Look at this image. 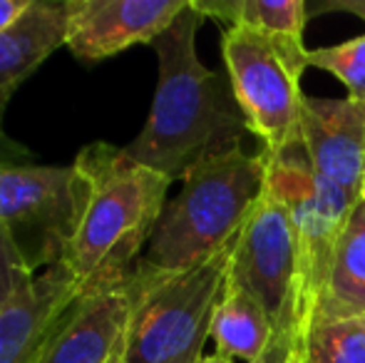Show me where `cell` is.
<instances>
[{
    "label": "cell",
    "instance_id": "1",
    "mask_svg": "<svg viewBox=\"0 0 365 363\" xmlns=\"http://www.w3.org/2000/svg\"><path fill=\"white\" fill-rule=\"evenodd\" d=\"M73 172L75 212L60 262L77 281L80 296L120 289L157 229L172 180L107 142L82 147Z\"/></svg>",
    "mask_w": 365,
    "mask_h": 363
},
{
    "label": "cell",
    "instance_id": "2",
    "mask_svg": "<svg viewBox=\"0 0 365 363\" xmlns=\"http://www.w3.org/2000/svg\"><path fill=\"white\" fill-rule=\"evenodd\" d=\"M204 15L189 5L152 43L159 58V83L149 117L125 150L169 180H182L204 157L241 145L244 115L224 80L199 60L197 33Z\"/></svg>",
    "mask_w": 365,
    "mask_h": 363
},
{
    "label": "cell",
    "instance_id": "3",
    "mask_svg": "<svg viewBox=\"0 0 365 363\" xmlns=\"http://www.w3.org/2000/svg\"><path fill=\"white\" fill-rule=\"evenodd\" d=\"M266 189L264 155L241 145L204 157L182 177L140 264L154 272H187L234 247Z\"/></svg>",
    "mask_w": 365,
    "mask_h": 363
},
{
    "label": "cell",
    "instance_id": "4",
    "mask_svg": "<svg viewBox=\"0 0 365 363\" xmlns=\"http://www.w3.org/2000/svg\"><path fill=\"white\" fill-rule=\"evenodd\" d=\"M234 247L187 272H154L137 264L125 284L130 331L125 363H199L226 289Z\"/></svg>",
    "mask_w": 365,
    "mask_h": 363
},
{
    "label": "cell",
    "instance_id": "5",
    "mask_svg": "<svg viewBox=\"0 0 365 363\" xmlns=\"http://www.w3.org/2000/svg\"><path fill=\"white\" fill-rule=\"evenodd\" d=\"M264 155V152H261ZM266 187L286 207L298 247V344L313 324L331 279L338 242L358 199L313 170L301 135L279 155H264Z\"/></svg>",
    "mask_w": 365,
    "mask_h": 363
},
{
    "label": "cell",
    "instance_id": "6",
    "mask_svg": "<svg viewBox=\"0 0 365 363\" xmlns=\"http://www.w3.org/2000/svg\"><path fill=\"white\" fill-rule=\"evenodd\" d=\"M221 55L246 130L259 137L264 155H279L298 137L306 45L249 28H226Z\"/></svg>",
    "mask_w": 365,
    "mask_h": 363
},
{
    "label": "cell",
    "instance_id": "7",
    "mask_svg": "<svg viewBox=\"0 0 365 363\" xmlns=\"http://www.w3.org/2000/svg\"><path fill=\"white\" fill-rule=\"evenodd\" d=\"M229 281L264 309L274 329H293L298 304V247L286 207L264 189L231 252Z\"/></svg>",
    "mask_w": 365,
    "mask_h": 363
},
{
    "label": "cell",
    "instance_id": "8",
    "mask_svg": "<svg viewBox=\"0 0 365 363\" xmlns=\"http://www.w3.org/2000/svg\"><path fill=\"white\" fill-rule=\"evenodd\" d=\"M189 0H68L65 45L80 60H105L152 45Z\"/></svg>",
    "mask_w": 365,
    "mask_h": 363
},
{
    "label": "cell",
    "instance_id": "9",
    "mask_svg": "<svg viewBox=\"0 0 365 363\" xmlns=\"http://www.w3.org/2000/svg\"><path fill=\"white\" fill-rule=\"evenodd\" d=\"M298 135L313 170L358 199L365 175V102L303 92Z\"/></svg>",
    "mask_w": 365,
    "mask_h": 363
},
{
    "label": "cell",
    "instance_id": "10",
    "mask_svg": "<svg viewBox=\"0 0 365 363\" xmlns=\"http://www.w3.org/2000/svg\"><path fill=\"white\" fill-rule=\"evenodd\" d=\"M130 314L125 286L77 296L60 316L38 363H125Z\"/></svg>",
    "mask_w": 365,
    "mask_h": 363
},
{
    "label": "cell",
    "instance_id": "11",
    "mask_svg": "<svg viewBox=\"0 0 365 363\" xmlns=\"http://www.w3.org/2000/svg\"><path fill=\"white\" fill-rule=\"evenodd\" d=\"M77 296V281L60 259L30 276L0 309V363H38L60 316Z\"/></svg>",
    "mask_w": 365,
    "mask_h": 363
},
{
    "label": "cell",
    "instance_id": "12",
    "mask_svg": "<svg viewBox=\"0 0 365 363\" xmlns=\"http://www.w3.org/2000/svg\"><path fill=\"white\" fill-rule=\"evenodd\" d=\"M75 212V172L70 167H0V222L38 229L60 259Z\"/></svg>",
    "mask_w": 365,
    "mask_h": 363
},
{
    "label": "cell",
    "instance_id": "13",
    "mask_svg": "<svg viewBox=\"0 0 365 363\" xmlns=\"http://www.w3.org/2000/svg\"><path fill=\"white\" fill-rule=\"evenodd\" d=\"M65 3L33 0L28 13L0 35V135L10 97L60 45H65Z\"/></svg>",
    "mask_w": 365,
    "mask_h": 363
},
{
    "label": "cell",
    "instance_id": "14",
    "mask_svg": "<svg viewBox=\"0 0 365 363\" xmlns=\"http://www.w3.org/2000/svg\"><path fill=\"white\" fill-rule=\"evenodd\" d=\"M365 314V204L356 202L333 259L331 279L316 319Z\"/></svg>",
    "mask_w": 365,
    "mask_h": 363
},
{
    "label": "cell",
    "instance_id": "15",
    "mask_svg": "<svg viewBox=\"0 0 365 363\" xmlns=\"http://www.w3.org/2000/svg\"><path fill=\"white\" fill-rule=\"evenodd\" d=\"M274 331L276 329L271 326L264 309L244 289L226 279L224 296L212 321V339L217 354L251 363L264 354Z\"/></svg>",
    "mask_w": 365,
    "mask_h": 363
},
{
    "label": "cell",
    "instance_id": "16",
    "mask_svg": "<svg viewBox=\"0 0 365 363\" xmlns=\"http://www.w3.org/2000/svg\"><path fill=\"white\" fill-rule=\"evenodd\" d=\"M204 18L226 20V28H249L279 40L303 43L308 3L303 0H192Z\"/></svg>",
    "mask_w": 365,
    "mask_h": 363
},
{
    "label": "cell",
    "instance_id": "17",
    "mask_svg": "<svg viewBox=\"0 0 365 363\" xmlns=\"http://www.w3.org/2000/svg\"><path fill=\"white\" fill-rule=\"evenodd\" d=\"M298 354L306 363H365V314L313 321Z\"/></svg>",
    "mask_w": 365,
    "mask_h": 363
},
{
    "label": "cell",
    "instance_id": "18",
    "mask_svg": "<svg viewBox=\"0 0 365 363\" xmlns=\"http://www.w3.org/2000/svg\"><path fill=\"white\" fill-rule=\"evenodd\" d=\"M308 68L331 73L341 85H346L348 97L365 102V35L331 48L308 50Z\"/></svg>",
    "mask_w": 365,
    "mask_h": 363
},
{
    "label": "cell",
    "instance_id": "19",
    "mask_svg": "<svg viewBox=\"0 0 365 363\" xmlns=\"http://www.w3.org/2000/svg\"><path fill=\"white\" fill-rule=\"evenodd\" d=\"M33 274L35 267L20 247L15 229L0 222V309L10 304V299L23 289Z\"/></svg>",
    "mask_w": 365,
    "mask_h": 363
},
{
    "label": "cell",
    "instance_id": "20",
    "mask_svg": "<svg viewBox=\"0 0 365 363\" xmlns=\"http://www.w3.org/2000/svg\"><path fill=\"white\" fill-rule=\"evenodd\" d=\"M298 351V334L293 329H276L264 354L251 363H289Z\"/></svg>",
    "mask_w": 365,
    "mask_h": 363
},
{
    "label": "cell",
    "instance_id": "21",
    "mask_svg": "<svg viewBox=\"0 0 365 363\" xmlns=\"http://www.w3.org/2000/svg\"><path fill=\"white\" fill-rule=\"evenodd\" d=\"M318 13H351L365 20V0H316V3H308V15Z\"/></svg>",
    "mask_w": 365,
    "mask_h": 363
},
{
    "label": "cell",
    "instance_id": "22",
    "mask_svg": "<svg viewBox=\"0 0 365 363\" xmlns=\"http://www.w3.org/2000/svg\"><path fill=\"white\" fill-rule=\"evenodd\" d=\"M33 152L25 145L15 142L13 137H8L3 132L0 135V167H15V165H30Z\"/></svg>",
    "mask_w": 365,
    "mask_h": 363
},
{
    "label": "cell",
    "instance_id": "23",
    "mask_svg": "<svg viewBox=\"0 0 365 363\" xmlns=\"http://www.w3.org/2000/svg\"><path fill=\"white\" fill-rule=\"evenodd\" d=\"M30 5H33V0H0V35L8 33L28 13Z\"/></svg>",
    "mask_w": 365,
    "mask_h": 363
},
{
    "label": "cell",
    "instance_id": "24",
    "mask_svg": "<svg viewBox=\"0 0 365 363\" xmlns=\"http://www.w3.org/2000/svg\"><path fill=\"white\" fill-rule=\"evenodd\" d=\"M199 363H231V359H226V356H221V354H212V356H202Z\"/></svg>",
    "mask_w": 365,
    "mask_h": 363
},
{
    "label": "cell",
    "instance_id": "25",
    "mask_svg": "<svg viewBox=\"0 0 365 363\" xmlns=\"http://www.w3.org/2000/svg\"><path fill=\"white\" fill-rule=\"evenodd\" d=\"M358 202L365 204V175H363V180H361V189H358Z\"/></svg>",
    "mask_w": 365,
    "mask_h": 363
},
{
    "label": "cell",
    "instance_id": "26",
    "mask_svg": "<svg viewBox=\"0 0 365 363\" xmlns=\"http://www.w3.org/2000/svg\"><path fill=\"white\" fill-rule=\"evenodd\" d=\"M289 363H306V361H303V356H301V354H298V351H296V354L291 356V361H289Z\"/></svg>",
    "mask_w": 365,
    "mask_h": 363
}]
</instances>
